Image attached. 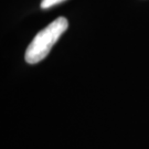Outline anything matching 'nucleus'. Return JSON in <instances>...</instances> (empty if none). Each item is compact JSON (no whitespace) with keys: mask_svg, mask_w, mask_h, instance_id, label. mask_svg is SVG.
Segmentation results:
<instances>
[{"mask_svg":"<svg viewBox=\"0 0 149 149\" xmlns=\"http://www.w3.org/2000/svg\"><path fill=\"white\" fill-rule=\"evenodd\" d=\"M68 27V20L61 17L41 30L28 47L24 55L26 62L29 64H36L42 61L51 51L52 47L58 42L60 37L66 31Z\"/></svg>","mask_w":149,"mask_h":149,"instance_id":"1","label":"nucleus"},{"mask_svg":"<svg viewBox=\"0 0 149 149\" xmlns=\"http://www.w3.org/2000/svg\"><path fill=\"white\" fill-rule=\"evenodd\" d=\"M65 0H42L41 1V8L42 9H49V8H52L53 6H56L63 2Z\"/></svg>","mask_w":149,"mask_h":149,"instance_id":"2","label":"nucleus"}]
</instances>
